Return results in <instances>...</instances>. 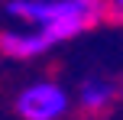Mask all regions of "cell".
I'll return each instance as SVG.
<instances>
[{
    "label": "cell",
    "instance_id": "cell-1",
    "mask_svg": "<svg viewBox=\"0 0 123 120\" xmlns=\"http://www.w3.org/2000/svg\"><path fill=\"white\" fill-rule=\"evenodd\" d=\"M10 13L39 23L45 42L55 45L68 36L91 29L104 16V3L100 0H13Z\"/></svg>",
    "mask_w": 123,
    "mask_h": 120
},
{
    "label": "cell",
    "instance_id": "cell-2",
    "mask_svg": "<svg viewBox=\"0 0 123 120\" xmlns=\"http://www.w3.org/2000/svg\"><path fill=\"white\" fill-rule=\"evenodd\" d=\"M68 110V94L55 81H36L16 97V114L23 120H58Z\"/></svg>",
    "mask_w": 123,
    "mask_h": 120
},
{
    "label": "cell",
    "instance_id": "cell-3",
    "mask_svg": "<svg viewBox=\"0 0 123 120\" xmlns=\"http://www.w3.org/2000/svg\"><path fill=\"white\" fill-rule=\"evenodd\" d=\"M49 49L42 32H0V52L10 58H32Z\"/></svg>",
    "mask_w": 123,
    "mask_h": 120
},
{
    "label": "cell",
    "instance_id": "cell-4",
    "mask_svg": "<svg viewBox=\"0 0 123 120\" xmlns=\"http://www.w3.org/2000/svg\"><path fill=\"white\" fill-rule=\"evenodd\" d=\"M110 101H113V88L107 81H97V78L84 81V88H81V107L84 110H104Z\"/></svg>",
    "mask_w": 123,
    "mask_h": 120
},
{
    "label": "cell",
    "instance_id": "cell-5",
    "mask_svg": "<svg viewBox=\"0 0 123 120\" xmlns=\"http://www.w3.org/2000/svg\"><path fill=\"white\" fill-rule=\"evenodd\" d=\"M113 10H117V16H123V0H113Z\"/></svg>",
    "mask_w": 123,
    "mask_h": 120
}]
</instances>
